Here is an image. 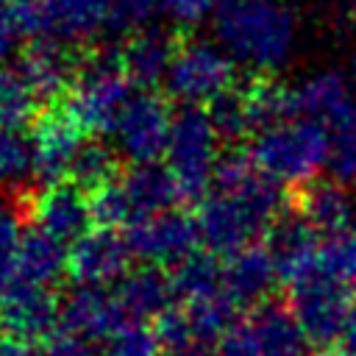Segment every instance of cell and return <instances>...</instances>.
<instances>
[{
	"label": "cell",
	"mask_w": 356,
	"mask_h": 356,
	"mask_svg": "<svg viewBox=\"0 0 356 356\" xmlns=\"http://www.w3.org/2000/svg\"><path fill=\"white\" fill-rule=\"evenodd\" d=\"M281 217V184L267 178L250 156L220 159L211 192L200 200L197 228L211 253L234 256L253 245Z\"/></svg>",
	"instance_id": "obj_1"
},
{
	"label": "cell",
	"mask_w": 356,
	"mask_h": 356,
	"mask_svg": "<svg viewBox=\"0 0 356 356\" xmlns=\"http://www.w3.org/2000/svg\"><path fill=\"white\" fill-rule=\"evenodd\" d=\"M214 39L234 64L273 72L295 53L298 19L284 0H231L214 17Z\"/></svg>",
	"instance_id": "obj_2"
},
{
	"label": "cell",
	"mask_w": 356,
	"mask_h": 356,
	"mask_svg": "<svg viewBox=\"0 0 356 356\" xmlns=\"http://www.w3.org/2000/svg\"><path fill=\"white\" fill-rule=\"evenodd\" d=\"M178 197L184 195L172 172L159 164H134L128 172L89 195L95 222H100V228L114 231L120 225L131 228L139 220L172 211Z\"/></svg>",
	"instance_id": "obj_3"
},
{
	"label": "cell",
	"mask_w": 356,
	"mask_h": 356,
	"mask_svg": "<svg viewBox=\"0 0 356 356\" xmlns=\"http://www.w3.org/2000/svg\"><path fill=\"white\" fill-rule=\"evenodd\" d=\"M248 156L275 184H312L328 161L325 128L295 117L267 131H259L250 142Z\"/></svg>",
	"instance_id": "obj_4"
},
{
	"label": "cell",
	"mask_w": 356,
	"mask_h": 356,
	"mask_svg": "<svg viewBox=\"0 0 356 356\" xmlns=\"http://www.w3.org/2000/svg\"><path fill=\"white\" fill-rule=\"evenodd\" d=\"M164 156L167 170L172 172L184 197L203 200L211 192L214 172L220 167V136L206 108L184 106L172 114V131Z\"/></svg>",
	"instance_id": "obj_5"
},
{
	"label": "cell",
	"mask_w": 356,
	"mask_h": 356,
	"mask_svg": "<svg viewBox=\"0 0 356 356\" xmlns=\"http://www.w3.org/2000/svg\"><path fill=\"white\" fill-rule=\"evenodd\" d=\"M131 97L134 89L122 70V61L100 53L78 67V75L67 95V111L83 131L111 134Z\"/></svg>",
	"instance_id": "obj_6"
},
{
	"label": "cell",
	"mask_w": 356,
	"mask_h": 356,
	"mask_svg": "<svg viewBox=\"0 0 356 356\" xmlns=\"http://www.w3.org/2000/svg\"><path fill=\"white\" fill-rule=\"evenodd\" d=\"M25 36L64 47L86 44L108 33L111 0H11Z\"/></svg>",
	"instance_id": "obj_7"
},
{
	"label": "cell",
	"mask_w": 356,
	"mask_h": 356,
	"mask_svg": "<svg viewBox=\"0 0 356 356\" xmlns=\"http://www.w3.org/2000/svg\"><path fill=\"white\" fill-rule=\"evenodd\" d=\"M231 83L234 61L217 42L209 39H192L186 44H178L175 61L164 81L167 92L175 100L197 108L200 103H214L220 95L234 89Z\"/></svg>",
	"instance_id": "obj_8"
},
{
	"label": "cell",
	"mask_w": 356,
	"mask_h": 356,
	"mask_svg": "<svg viewBox=\"0 0 356 356\" xmlns=\"http://www.w3.org/2000/svg\"><path fill=\"white\" fill-rule=\"evenodd\" d=\"M217 350L220 356H306L309 339L289 309L267 303L236 320Z\"/></svg>",
	"instance_id": "obj_9"
},
{
	"label": "cell",
	"mask_w": 356,
	"mask_h": 356,
	"mask_svg": "<svg viewBox=\"0 0 356 356\" xmlns=\"http://www.w3.org/2000/svg\"><path fill=\"white\" fill-rule=\"evenodd\" d=\"M350 289L323 267L292 286L289 312L298 320L309 345H331L345 334L350 314Z\"/></svg>",
	"instance_id": "obj_10"
},
{
	"label": "cell",
	"mask_w": 356,
	"mask_h": 356,
	"mask_svg": "<svg viewBox=\"0 0 356 356\" xmlns=\"http://www.w3.org/2000/svg\"><path fill=\"white\" fill-rule=\"evenodd\" d=\"M172 131V114L167 103L156 92L136 89L128 106L122 108L111 136L117 145V153L125 156L134 164H156L167 153Z\"/></svg>",
	"instance_id": "obj_11"
},
{
	"label": "cell",
	"mask_w": 356,
	"mask_h": 356,
	"mask_svg": "<svg viewBox=\"0 0 356 356\" xmlns=\"http://www.w3.org/2000/svg\"><path fill=\"white\" fill-rule=\"evenodd\" d=\"M131 253L156 267H178L189 256H195L200 239L197 220L186 217L184 211H164L147 220H139L125 234Z\"/></svg>",
	"instance_id": "obj_12"
},
{
	"label": "cell",
	"mask_w": 356,
	"mask_h": 356,
	"mask_svg": "<svg viewBox=\"0 0 356 356\" xmlns=\"http://www.w3.org/2000/svg\"><path fill=\"white\" fill-rule=\"evenodd\" d=\"M61 323V303H56L47 286H36L14 278L0 292V331L3 337L36 342L50 339Z\"/></svg>",
	"instance_id": "obj_13"
},
{
	"label": "cell",
	"mask_w": 356,
	"mask_h": 356,
	"mask_svg": "<svg viewBox=\"0 0 356 356\" xmlns=\"http://www.w3.org/2000/svg\"><path fill=\"white\" fill-rule=\"evenodd\" d=\"M83 128L67 108H50L36 120L33 131V178L44 186L64 184L70 178L72 161L83 147Z\"/></svg>",
	"instance_id": "obj_14"
},
{
	"label": "cell",
	"mask_w": 356,
	"mask_h": 356,
	"mask_svg": "<svg viewBox=\"0 0 356 356\" xmlns=\"http://www.w3.org/2000/svg\"><path fill=\"white\" fill-rule=\"evenodd\" d=\"M131 245L114 228H92L70 248V275L78 286L106 289L128 275Z\"/></svg>",
	"instance_id": "obj_15"
},
{
	"label": "cell",
	"mask_w": 356,
	"mask_h": 356,
	"mask_svg": "<svg viewBox=\"0 0 356 356\" xmlns=\"http://www.w3.org/2000/svg\"><path fill=\"white\" fill-rule=\"evenodd\" d=\"M267 250L278 267V278L289 286L320 270V234L298 214H281L267 231Z\"/></svg>",
	"instance_id": "obj_16"
},
{
	"label": "cell",
	"mask_w": 356,
	"mask_h": 356,
	"mask_svg": "<svg viewBox=\"0 0 356 356\" xmlns=\"http://www.w3.org/2000/svg\"><path fill=\"white\" fill-rule=\"evenodd\" d=\"M31 220L33 228L58 239V242H78L83 234H89L92 217V200L78 189L75 184H56L44 186L33 203H31Z\"/></svg>",
	"instance_id": "obj_17"
},
{
	"label": "cell",
	"mask_w": 356,
	"mask_h": 356,
	"mask_svg": "<svg viewBox=\"0 0 356 356\" xmlns=\"http://www.w3.org/2000/svg\"><path fill=\"white\" fill-rule=\"evenodd\" d=\"M125 323L128 320H125L114 292L97 289V286H78L61 303L58 328L100 345L103 339L108 342Z\"/></svg>",
	"instance_id": "obj_18"
},
{
	"label": "cell",
	"mask_w": 356,
	"mask_h": 356,
	"mask_svg": "<svg viewBox=\"0 0 356 356\" xmlns=\"http://www.w3.org/2000/svg\"><path fill=\"white\" fill-rule=\"evenodd\" d=\"M175 53H178V44L175 39L164 31V28H145V31H136L122 53H120V61H122V70L128 75V81L142 89V92H150L156 83H164L167 75H170V67L175 61Z\"/></svg>",
	"instance_id": "obj_19"
},
{
	"label": "cell",
	"mask_w": 356,
	"mask_h": 356,
	"mask_svg": "<svg viewBox=\"0 0 356 356\" xmlns=\"http://www.w3.org/2000/svg\"><path fill=\"white\" fill-rule=\"evenodd\" d=\"M275 281H281V278H278V267H275L267 245H250V248L228 256V261L222 267V286L236 306L261 303L270 295Z\"/></svg>",
	"instance_id": "obj_20"
},
{
	"label": "cell",
	"mask_w": 356,
	"mask_h": 356,
	"mask_svg": "<svg viewBox=\"0 0 356 356\" xmlns=\"http://www.w3.org/2000/svg\"><path fill=\"white\" fill-rule=\"evenodd\" d=\"M19 70L39 100H56L61 95H70L72 81L78 75L70 47L50 39H36L25 53Z\"/></svg>",
	"instance_id": "obj_21"
},
{
	"label": "cell",
	"mask_w": 356,
	"mask_h": 356,
	"mask_svg": "<svg viewBox=\"0 0 356 356\" xmlns=\"http://www.w3.org/2000/svg\"><path fill=\"white\" fill-rule=\"evenodd\" d=\"M114 298L128 323H147L170 312L175 292H172V281L159 267H142L128 273L117 284Z\"/></svg>",
	"instance_id": "obj_22"
},
{
	"label": "cell",
	"mask_w": 356,
	"mask_h": 356,
	"mask_svg": "<svg viewBox=\"0 0 356 356\" xmlns=\"http://www.w3.org/2000/svg\"><path fill=\"white\" fill-rule=\"evenodd\" d=\"M295 111L303 120H312L317 125H328L337 114L350 108L356 103L350 83L337 70H320L309 78H303L295 89Z\"/></svg>",
	"instance_id": "obj_23"
},
{
	"label": "cell",
	"mask_w": 356,
	"mask_h": 356,
	"mask_svg": "<svg viewBox=\"0 0 356 356\" xmlns=\"http://www.w3.org/2000/svg\"><path fill=\"white\" fill-rule=\"evenodd\" d=\"M298 214L320 234L337 236L353 222V200L337 181H312L298 195Z\"/></svg>",
	"instance_id": "obj_24"
},
{
	"label": "cell",
	"mask_w": 356,
	"mask_h": 356,
	"mask_svg": "<svg viewBox=\"0 0 356 356\" xmlns=\"http://www.w3.org/2000/svg\"><path fill=\"white\" fill-rule=\"evenodd\" d=\"M64 270H70L67 245L36 228L28 231L17 256V278L50 289V284H56L64 275Z\"/></svg>",
	"instance_id": "obj_25"
},
{
	"label": "cell",
	"mask_w": 356,
	"mask_h": 356,
	"mask_svg": "<svg viewBox=\"0 0 356 356\" xmlns=\"http://www.w3.org/2000/svg\"><path fill=\"white\" fill-rule=\"evenodd\" d=\"M170 281H172L175 298H181L184 306L225 292V286H222V267L209 253H195L186 261H181L175 267V273L170 275Z\"/></svg>",
	"instance_id": "obj_26"
},
{
	"label": "cell",
	"mask_w": 356,
	"mask_h": 356,
	"mask_svg": "<svg viewBox=\"0 0 356 356\" xmlns=\"http://www.w3.org/2000/svg\"><path fill=\"white\" fill-rule=\"evenodd\" d=\"M325 128L328 136V161L325 170L331 172V181L337 184H353L356 181V103L337 114Z\"/></svg>",
	"instance_id": "obj_27"
},
{
	"label": "cell",
	"mask_w": 356,
	"mask_h": 356,
	"mask_svg": "<svg viewBox=\"0 0 356 356\" xmlns=\"http://www.w3.org/2000/svg\"><path fill=\"white\" fill-rule=\"evenodd\" d=\"M248 111H250V125L253 131H267L273 125H281L286 120H295V95L289 86L273 83V81H256L245 89Z\"/></svg>",
	"instance_id": "obj_28"
},
{
	"label": "cell",
	"mask_w": 356,
	"mask_h": 356,
	"mask_svg": "<svg viewBox=\"0 0 356 356\" xmlns=\"http://www.w3.org/2000/svg\"><path fill=\"white\" fill-rule=\"evenodd\" d=\"M39 97L33 95L31 83L25 81L22 70L0 67V128L19 131L36 117Z\"/></svg>",
	"instance_id": "obj_29"
},
{
	"label": "cell",
	"mask_w": 356,
	"mask_h": 356,
	"mask_svg": "<svg viewBox=\"0 0 356 356\" xmlns=\"http://www.w3.org/2000/svg\"><path fill=\"white\" fill-rule=\"evenodd\" d=\"M156 331L164 348V356H217L214 342L200 339L189 325L184 309H170L156 320Z\"/></svg>",
	"instance_id": "obj_30"
},
{
	"label": "cell",
	"mask_w": 356,
	"mask_h": 356,
	"mask_svg": "<svg viewBox=\"0 0 356 356\" xmlns=\"http://www.w3.org/2000/svg\"><path fill=\"white\" fill-rule=\"evenodd\" d=\"M114 170H117V156L111 147H106L103 142L97 139H89L83 142V147L78 150L75 161H72V170H70V178L78 189H89V192H97L100 186H106L108 181H114Z\"/></svg>",
	"instance_id": "obj_31"
},
{
	"label": "cell",
	"mask_w": 356,
	"mask_h": 356,
	"mask_svg": "<svg viewBox=\"0 0 356 356\" xmlns=\"http://www.w3.org/2000/svg\"><path fill=\"white\" fill-rule=\"evenodd\" d=\"M206 114H209L220 142H236V139H242L245 134L253 131L248 100H245V89H228L214 103H209Z\"/></svg>",
	"instance_id": "obj_32"
},
{
	"label": "cell",
	"mask_w": 356,
	"mask_h": 356,
	"mask_svg": "<svg viewBox=\"0 0 356 356\" xmlns=\"http://www.w3.org/2000/svg\"><path fill=\"white\" fill-rule=\"evenodd\" d=\"M33 175V145L19 131L0 128V189H11Z\"/></svg>",
	"instance_id": "obj_33"
},
{
	"label": "cell",
	"mask_w": 356,
	"mask_h": 356,
	"mask_svg": "<svg viewBox=\"0 0 356 356\" xmlns=\"http://www.w3.org/2000/svg\"><path fill=\"white\" fill-rule=\"evenodd\" d=\"M320 267L348 286H356V217L353 222L323 245Z\"/></svg>",
	"instance_id": "obj_34"
},
{
	"label": "cell",
	"mask_w": 356,
	"mask_h": 356,
	"mask_svg": "<svg viewBox=\"0 0 356 356\" xmlns=\"http://www.w3.org/2000/svg\"><path fill=\"white\" fill-rule=\"evenodd\" d=\"M22 239L25 234L17 209L0 197V292L17 278V256Z\"/></svg>",
	"instance_id": "obj_35"
},
{
	"label": "cell",
	"mask_w": 356,
	"mask_h": 356,
	"mask_svg": "<svg viewBox=\"0 0 356 356\" xmlns=\"http://www.w3.org/2000/svg\"><path fill=\"white\" fill-rule=\"evenodd\" d=\"M106 356H164L159 331L147 323H125L108 342Z\"/></svg>",
	"instance_id": "obj_36"
},
{
	"label": "cell",
	"mask_w": 356,
	"mask_h": 356,
	"mask_svg": "<svg viewBox=\"0 0 356 356\" xmlns=\"http://www.w3.org/2000/svg\"><path fill=\"white\" fill-rule=\"evenodd\" d=\"M164 8L161 0H111V22L108 33H136L150 28L156 11Z\"/></svg>",
	"instance_id": "obj_37"
},
{
	"label": "cell",
	"mask_w": 356,
	"mask_h": 356,
	"mask_svg": "<svg viewBox=\"0 0 356 356\" xmlns=\"http://www.w3.org/2000/svg\"><path fill=\"white\" fill-rule=\"evenodd\" d=\"M231 0H161V11L178 25H197L209 17H217Z\"/></svg>",
	"instance_id": "obj_38"
},
{
	"label": "cell",
	"mask_w": 356,
	"mask_h": 356,
	"mask_svg": "<svg viewBox=\"0 0 356 356\" xmlns=\"http://www.w3.org/2000/svg\"><path fill=\"white\" fill-rule=\"evenodd\" d=\"M42 356H103L97 342H89L78 334L58 328L42 348Z\"/></svg>",
	"instance_id": "obj_39"
},
{
	"label": "cell",
	"mask_w": 356,
	"mask_h": 356,
	"mask_svg": "<svg viewBox=\"0 0 356 356\" xmlns=\"http://www.w3.org/2000/svg\"><path fill=\"white\" fill-rule=\"evenodd\" d=\"M22 36L25 33H22V25L17 19L14 6L0 0V67H6V61L17 53Z\"/></svg>",
	"instance_id": "obj_40"
},
{
	"label": "cell",
	"mask_w": 356,
	"mask_h": 356,
	"mask_svg": "<svg viewBox=\"0 0 356 356\" xmlns=\"http://www.w3.org/2000/svg\"><path fill=\"white\" fill-rule=\"evenodd\" d=\"M0 356H42L33 342L14 339V337H0Z\"/></svg>",
	"instance_id": "obj_41"
},
{
	"label": "cell",
	"mask_w": 356,
	"mask_h": 356,
	"mask_svg": "<svg viewBox=\"0 0 356 356\" xmlns=\"http://www.w3.org/2000/svg\"><path fill=\"white\" fill-rule=\"evenodd\" d=\"M342 339H345V350L356 353V300H353V306H350V314H348V323H345V334H342Z\"/></svg>",
	"instance_id": "obj_42"
},
{
	"label": "cell",
	"mask_w": 356,
	"mask_h": 356,
	"mask_svg": "<svg viewBox=\"0 0 356 356\" xmlns=\"http://www.w3.org/2000/svg\"><path fill=\"white\" fill-rule=\"evenodd\" d=\"M348 83H350V92H353V97H356V53H353V58H350V72H348Z\"/></svg>",
	"instance_id": "obj_43"
},
{
	"label": "cell",
	"mask_w": 356,
	"mask_h": 356,
	"mask_svg": "<svg viewBox=\"0 0 356 356\" xmlns=\"http://www.w3.org/2000/svg\"><path fill=\"white\" fill-rule=\"evenodd\" d=\"M323 356H356V353H350V350H328Z\"/></svg>",
	"instance_id": "obj_44"
}]
</instances>
